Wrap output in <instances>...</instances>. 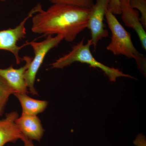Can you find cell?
Wrapping results in <instances>:
<instances>
[{
    "label": "cell",
    "mask_w": 146,
    "mask_h": 146,
    "mask_svg": "<svg viewBox=\"0 0 146 146\" xmlns=\"http://www.w3.org/2000/svg\"><path fill=\"white\" fill-rule=\"evenodd\" d=\"M133 144L136 146H146L145 137L143 134L140 133L133 141Z\"/></svg>",
    "instance_id": "obj_16"
},
{
    "label": "cell",
    "mask_w": 146,
    "mask_h": 146,
    "mask_svg": "<svg viewBox=\"0 0 146 146\" xmlns=\"http://www.w3.org/2000/svg\"><path fill=\"white\" fill-rule=\"evenodd\" d=\"M33 58L24 56L23 60L25 61L24 66L16 69L11 66L5 69L0 68V76L7 82L17 93L27 94V86L25 80V74L28 69Z\"/></svg>",
    "instance_id": "obj_7"
},
{
    "label": "cell",
    "mask_w": 146,
    "mask_h": 146,
    "mask_svg": "<svg viewBox=\"0 0 146 146\" xmlns=\"http://www.w3.org/2000/svg\"><path fill=\"white\" fill-rule=\"evenodd\" d=\"M16 123L21 132L29 139L41 141L45 130L37 116L22 115L16 119Z\"/></svg>",
    "instance_id": "obj_9"
},
{
    "label": "cell",
    "mask_w": 146,
    "mask_h": 146,
    "mask_svg": "<svg viewBox=\"0 0 146 146\" xmlns=\"http://www.w3.org/2000/svg\"><path fill=\"white\" fill-rule=\"evenodd\" d=\"M21 104L22 115H37L42 113L47 108L48 102L32 98L26 94L16 93L13 94Z\"/></svg>",
    "instance_id": "obj_11"
},
{
    "label": "cell",
    "mask_w": 146,
    "mask_h": 146,
    "mask_svg": "<svg viewBox=\"0 0 146 146\" xmlns=\"http://www.w3.org/2000/svg\"><path fill=\"white\" fill-rule=\"evenodd\" d=\"M63 39L64 38L61 35H56L54 37L50 35L42 42L26 43L27 46H31L34 53V57L25 74V80L28 89L32 95H38L35 87V82L36 74L46 55L51 50L57 46Z\"/></svg>",
    "instance_id": "obj_4"
},
{
    "label": "cell",
    "mask_w": 146,
    "mask_h": 146,
    "mask_svg": "<svg viewBox=\"0 0 146 146\" xmlns=\"http://www.w3.org/2000/svg\"><path fill=\"white\" fill-rule=\"evenodd\" d=\"M121 18L126 26L133 29L138 35L141 46L146 50V33L145 29L141 23L139 12L131 8L129 5L121 6Z\"/></svg>",
    "instance_id": "obj_10"
},
{
    "label": "cell",
    "mask_w": 146,
    "mask_h": 146,
    "mask_svg": "<svg viewBox=\"0 0 146 146\" xmlns=\"http://www.w3.org/2000/svg\"><path fill=\"white\" fill-rule=\"evenodd\" d=\"M1 1H6V0H0Z\"/></svg>",
    "instance_id": "obj_19"
},
{
    "label": "cell",
    "mask_w": 146,
    "mask_h": 146,
    "mask_svg": "<svg viewBox=\"0 0 146 146\" xmlns=\"http://www.w3.org/2000/svg\"><path fill=\"white\" fill-rule=\"evenodd\" d=\"M84 38L73 47L72 50L67 54L56 60L51 65L52 68L63 69L74 62L86 63L91 67L99 68L102 71L111 82L116 81L121 77L132 78L129 75L123 73L119 69L110 68L97 60L91 53L90 47L92 46L91 39L84 44Z\"/></svg>",
    "instance_id": "obj_3"
},
{
    "label": "cell",
    "mask_w": 146,
    "mask_h": 146,
    "mask_svg": "<svg viewBox=\"0 0 146 146\" xmlns=\"http://www.w3.org/2000/svg\"><path fill=\"white\" fill-rule=\"evenodd\" d=\"M130 0H120L121 6L129 5Z\"/></svg>",
    "instance_id": "obj_18"
},
{
    "label": "cell",
    "mask_w": 146,
    "mask_h": 146,
    "mask_svg": "<svg viewBox=\"0 0 146 146\" xmlns=\"http://www.w3.org/2000/svg\"><path fill=\"white\" fill-rule=\"evenodd\" d=\"M18 117V112L14 111L7 113L5 118L0 119V146L9 142L15 143L22 138L23 134L16 123Z\"/></svg>",
    "instance_id": "obj_8"
},
{
    "label": "cell",
    "mask_w": 146,
    "mask_h": 146,
    "mask_svg": "<svg viewBox=\"0 0 146 146\" xmlns=\"http://www.w3.org/2000/svg\"><path fill=\"white\" fill-rule=\"evenodd\" d=\"M24 143V146H35L33 143L32 141L26 136L23 135L21 139Z\"/></svg>",
    "instance_id": "obj_17"
},
{
    "label": "cell",
    "mask_w": 146,
    "mask_h": 146,
    "mask_svg": "<svg viewBox=\"0 0 146 146\" xmlns=\"http://www.w3.org/2000/svg\"><path fill=\"white\" fill-rule=\"evenodd\" d=\"M42 7V5L38 4L30 11L28 16L21 23L14 28L0 31V50H5L12 53L15 58L17 64H20L21 60H23L19 56L20 50L27 46L26 44L21 46L17 44L18 41L25 37L26 23L28 19L37 13Z\"/></svg>",
    "instance_id": "obj_5"
},
{
    "label": "cell",
    "mask_w": 146,
    "mask_h": 146,
    "mask_svg": "<svg viewBox=\"0 0 146 146\" xmlns=\"http://www.w3.org/2000/svg\"><path fill=\"white\" fill-rule=\"evenodd\" d=\"M90 9L63 4H54L46 11L42 8L33 16L32 31L61 35L67 42H72L87 28Z\"/></svg>",
    "instance_id": "obj_1"
},
{
    "label": "cell",
    "mask_w": 146,
    "mask_h": 146,
    "mask_svg": "<svg viewBox=\"0 0 146 146\" xmlns=\"http://www.w3.org/2000/svg\"><path fill=\"white\" fill-rule=\"evenodd\" d=\"M129 5L131 8L138 9L141 13L140 21L144 28L146 27V0H130Z\"/></svg>",
    "instance_id": "obj_14"
},
{
    "label": "cell",
    "mask_w": 146,
    "mask_h": 146,
    "mask_svg": "<svg viewBox=\"0 0 146 146\" xmlns=\"http://www.w3.org/2000/svg\"><path fill=\"white\" fill-rule=\"evenodd\" d=\"M53 4H63L76 6L90 9L94 5L92 0H49Z\"/></svg>",
    "instance_id": "obj_13"
},
{
    "label": "cell",
    "mask_w": 146,
    "mask_h": 146,
    "mask_svg": "<svg viewBox=\"0 0 146 146\" xmlns=\"http://www.w3.org/2000/svg\"><path fill=\"white\" fill-rule=\"evenodd\" d=\"M106 21L111 34V42L106 49L115 55L125 56L133 58L142 72L146 71V58L136 50L131 40V36L121 25L115 14L108 9L105 14Z\"/></svg>",
    "instance_id": "obj_2"
},
{
    "label": "cell",
    "mask_w": 146,
    "mask_h": 146,
    "mask_svg": "<svg viewBox=\"0 0 146 146\" xmlns=\"http://www.w3.org/2000/svg\"><path fill=\"white\" fill-rule=\"evenodd\" d=\"M108 9L115 15L121 14V8L120 0H110Z\"/></svg>",
    "instance_id": "obj_15"
},
{
    "label": "cell",
    "mask_w": 146,
    "mask_h": 146,
    "mask_svg": "<svg viewBox=\"0 0 146 146\" xmlns=\"http://www.w3.org/2000/svg\"><path fill=\"white\" fill-rule=\"evenodd\" d=\"M15 93L16 91L7 82L0 76V116H2L4 112L9 97Z\"/></svg>",
    "instance_id": "obj_12"
},
{
    "label": "cell",
    "mask_w": 146,
    "mask_h": 146,
    "mask_svg": "<svg viewBox=\"0 0 146 146\" xmlns=\"http://www.w3.org/2000/svg\"><path fill=\"white\" fill-rule=\"evenodd\" d=\"M110 0H97L90 9L87 28L91 32L92 45L96 48L100 40L107 37L108 32L104 28V16Z\"/></svg>",
    "instance_id": "obj_6"
}]
</instances>
